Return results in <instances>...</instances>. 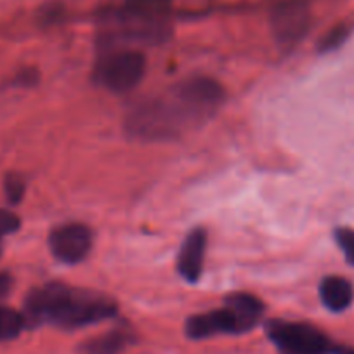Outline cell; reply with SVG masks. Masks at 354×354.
<instances>
[{
  "label": "cell",
  "instance_id": "6da1fadb",
  "mask_svg": "<svg viewBox=\"0 0 354 354\" xmlns=\"http://www.w3.org/2000/svg\"><path fill=\"white\" fill-rule=\"evenodd\" d=\"M223 88L210 78H193L174 88L167 97L153 100L134 110L129 127L146 139L177 136L205 120L219 108Z\"/></svg>",
  "mask_w": 354,
  "mask_h": 354
},
{
  "label": "cell",
  "instance_id": "7a4b0ae2",
  "mask_svg": "<svg viewBox=\"0 0 354 354\" xmlns=\"http://www.w3.org/2000/svg\"><path fill=\"white\" fill-rule=\"evenodd\" d=\"M117 306L106 297L75 292L64 285H47L28 295L25 304L26 323H54L63 328H78L111 318Z\"/></svg>",
  "mask_w": 354,
  "mask_h": 354
},
{
  "label": "cell",
  "instance_id": "3957f363",
  "mask_svg": "<svg viewBox=\"0 0 354 354\" xmlns=\"http://www.w3.org/2000/svg\"><path fill=\"white\" fill-rule=\"evenodd\" d=\"M268 335L281 354H330L335 351L328 337L308 323L271 322Z\"/></svg>",
  "mask_w": 354,
  "mask_h": 354
},
{
  "label": "cell",
  "instance_id": "277c9868",
  "mask_svg": "<svg viewBox=\"0 0 354 354\" xmlns=\"http://www.w3.org/2000/svg\"><path fill=\"white\" fill-rule=\"evenodd\" d=\"M146 71V57L136 50L117 53L101 66V80L113 93H127L141 82Z\"/></svg>",
  "mask_w": 354,
  "mask_h": 354
},
{
  "label": "cell",
  "instance_id": "5b68a950",
  "mask_svg": "<svg viewBox=\"0 0 354 354\" xmlns=\"http://www.w3.org/2000/svg\"><path fill=\"white\" fill-rule=\"evenodd\" d=\"M311 12L304 0H283L271 11L274 39L285 46H294L308 33Z\"/></svg>",
  "mask_w": 354,
  "mask_h": 354
},
{
  "label": "cell",
  "instance_id": "8992f818",
  "mask_svg": "<svg viewBox=\"0 0 354 354\" xmlns=\"http://www.w3.org/2000/svg\"><path fill=\"white\" fill-rule=\"evenodd\" d=\"M49 247L54 257L75 264L85 259L93 247V231L78 223L63 224L50 233Z\"/></svg>",
  "mask_w": 354,
  "mask_h": 354
},
{
  "label": "cell",
  "instance_id": "52a82bcc",
  "mask_svg": "<svg viewBox=\"0 0 354 354\" xmlns=\"http://www.w3.org/2000/svg\"><path fill=\"white\" fill-rule=\"evenodd\" d=\"M245 328L238 319L236 313L224 306L223 309L205 313V315H196L188 319L186 323V333L189 339H207L221 333H243Z\"/></svg>",
  "mask_w": 354,
  "mask_h": 354
},
{
  "label": "cell",
  "instance_id": "ba28073f",
  "mask_svg": "<svg viewBox=\"0 0 354 354\" xmlns=\"http://www.w3.org/2000/svg\"><path fill=\"white\" fill-rule=\"evenodd\" d=\"M207 234L202 230H196L188 234L183 243L181 252L177 255V270L183 278L188 281H196L203 270V257H205Z\"/></svg>",
  "mask_w": 354,
  "mask_h": 354
},
{
  "label": "cell",
  "instance_id": "9c48e42d",
  "mask_svg": "<svg viewBox=\"0 0 354 354\" xmlns=\"http://www.w3.org/2000/svg\"><path fill=\"white\" fill-rule=\"evenodd\" d=\"M319 297L330 311H346L354 299V288L346 278L326 277L319 285Z\"/></svg>",
  "mask_w": 354,
  "mask_h": 354
},
{
  "label": "cell",
  "instance_id": "30bf717a",
  "mask_svg": "<svg viewBox=\"0 0 354 354\" xmlns=\"http://www.w3.org/2000/svg\"><path fill=\"white\" fill-rule=\"evenodd\" d=\"M226 304L236 313L241 325H243L245 332H248V330H252L255 325H257V322L262 316V311H264L262 302L250 294L231 295V297L226 301Z\"/></svg>",
  "mask_w": 354,
  "mask_h": 354
},
{
  "label": "cell",
  "instance_id": "8fae6325",
  "mask_svg": "<svg viewBox=\"0 0 354 354\" xmlns=\"http://www.w3.org/2000/svg\"><path fill=\"white\" fill-rule=\"evenodd\" d=\"M169 6L170 0H125L129 18L149 25H155L156 19L165 15Z\"/></svg>",
  "mask_w": 354,
  "mask_h": 354
},
{
  "label": "cell",
  "instance_id": "7c38bea8",
  "mask_svg": "<svg viewBox=\"0 0 354 354\" xmlns=\"http://www.w3.org/2000/svg\"><path fill=\"white\" fill-rule=\"evenodd\" d=\"M127 342L129 337L124 332H110L82 344L78 354H120Z\"/></svg>",
  "mask_w": 354,
  "mask_h": 354
},
{
  "label": "cell",
  "instance_id": "4fadbf2b",
  "mask_svg": "<svg viewBox=\"0 0 354 354\" xmlns=\"http://www.w3.org/2000/svg\"><path fill=\"white\" fill-rule=\"evenodd\" d=\"M25 316L19 315L15 309L0 306V342L16 339L21 333V330L25 328Z\"/></svg>",
  "mask_w": 354,
  "mask_h": 354
},
{
  "label": "cell",
  "instance_id": "5bb4252c",
  "mask_svg": "<svg viewBox=\"0 0 354 354\" xmlns=\"http://www.w3.org/2000/svg\"><path fill=\"white\" fill-rule=\"evenodd\" d=\"M349 33H351L349 25H344L342 23V25L335 26V28L330 30V32L322 39L319 50H322V53H328V50L337 49V47H340L344 42H346V39L349 37Z\"/></svg>",
  "mask_w": 354,
  "mask_h": 354
},
{
  "label": "cell",
  "instance_id": "9a60e30c",
  "mask_svg": "<svg viewBox=\"0 0 354 354\" xmlns=\"http://www.w3.org/2000/svg\"><path fill=\"white\" fill-rule=\"evenodd\" d=\"M335 240L339 243L340 250L346 255L347 262L354 266V230L340 227V230L335 231Z\"/></svg>",
  "mask_w": 354,
  "mask_h": 354
},
{
  "label": "cell",
  "instance_id": "2e32d148",
  "mask_svg": "<svg viewBox=\"0 0 354 354\" xmlns=\"http://www.w3.org/2000/svg\"><path fill=\"white\" fill-rule=\"evenodd\" d=\"M25 195V183L19 176H8L6 179V196L11 203H18Z\"/></svg>",
  "mask_w": 354,
  "mask_h": 354
},
{
  "label": "cell",
  "instance_id": "e0dca14e",
  "mask_svg": "<svg viewBox=\"0 0 354 354\" xmlns=\"http://www.w3.org/2000/svg\"><path fill=\"white\" fill-rule=\"evenodd\" d=\"M19 227V219L18 216H15L9 210L0 209V238L6 236V234L15 233Z\"/></svg>",
  "mask_w": 354,
  "mask_h": 354
},
{
  "label": "cell",
  "instance_id": "ac0fdd59",
  "mask_svg": "<svg viewBox=\"0 0 354 354\" xmlns=\"http://www.w3.org/2000/svg\"><path fill=\"white\" fill-rule=\"evenodd\" d=\"M12 278L8 273H0V301L11 292Z\"/></svg>",
  "mask_w": 354,
  "mask_h": 354
},
{
  "label": "cell",
  "instance_id": "d6986e66",
  "mask_svg": "<svg viewBox=\"0 0 354 354\" xmlns=\"http://www.w3.org/2000/svg\"><path fill=\"white\" fill-rule=\"evenodd\" d=\"M335 354H354L353 347H339V349L333 351Z\"/></svg>",
  "mask_w": 354,
  "mask_h": 354
},
{
  "label": "cell",
  "instance_id": "ffe728a7",
  "mask_svg": "<svg viewBox=\"0 0 354 354\" xmlns=\"http://www.w3.org/2000/svg\"><path fill=\"white\" fill-rule=\"evenodd\" d=\"M0 252H2V248H0Z\"/></svg>",
  "mask_w": 354,
  "mask_h": 354
}]
</instances>
